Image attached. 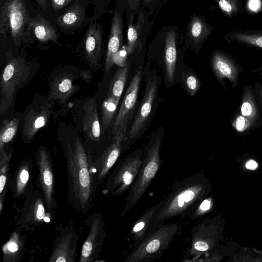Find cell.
<instances>
[{
	"mask_svg": "<svg viewBox=\"0 0 262 262\" xmlns=\"http://www.w3.org/2000/svg\"><path fill=\"white\" fill-rule=\"evenodd\" d=\"M39 5L43 9L47 7L46 0H36Z\"/></svg>",
	"mask_w": 262,
	"mask_h": 262,
	"instance_id": "47",
	"label": "cell"
},
{
	"mask_svg": "<svg viewBox=\"0 0 262 262\" xmlns=\"http://www.w3.org/2000/svg\"><path fill=\"white\" fill-rule=\"evenodd\" d=\"M127 55H128L127 47L121 48L113 57L114 64H116L119 67L124 66L127 62L126 61Z\"/></svg>",
	"mask_w": 262,
	"mask_h": 262,
	"instance_id": "39",
	"label": "cell"
},
{
	"mask_svg": "<svg viewBox=\"0 0 262 262\" xmlns=\"http://www.w3.org/2000/svg\"><path fill=\"white\" fill-rule=\"evenodd\" d=\"M209 189L208 181L201 172L175 182L169 193L159 202L158 208L149 223L147 234L172 217L189 214L205 199Z\"/></svg>",
	"mask_w": 262,
	"mask_h": 262,
	"instance_id": "1",
	"label": "cell"
},
{
	"mask_svg": "<svg viewBox=\"0 0 262 262\" xmlns=\"http://www.w3.org/2000/svg\"><path fill=\"white\" fill-rule=\"evenodd\" d=\"M53 111V105L46 103L31 108L24 119L22 135L25 143L30 142L37 132L48 122Z\"/></svg>",
	"mask_w": 262,
	"mask_h": 262,
	"instance_id": "17",
	"label": "cell"
},
{
	"mask_svg": "<svg viewBox=\"0 0 262 262\" xmlns=\"http://www.w3.org/2000/svg\"><path fill=\"white\" fill-rule=\"evenodd\" d=\"M0 33L11 32L15 45L25 40L30 29V21L25 0H4L1 3Z\"/></svg>",
	"mask_w": 262,
	"mask_h": 262,
	"instance_id": "8",
	"label": "cell"
},
{
	"mask_svg": "<svg viewBox=\"0 0 262 262\" xmlns=\"http://www.w3.org/2000/svg\"><path fill=\"white\" fill-rule=\"evenodd\" d=\"M161 77L152 70L147 75L142 98L127 134L130 144H134L148 129L159 101Z\"/></svg>",
	"mask_w": 262,
	"mask_h": 262,
	"instance_id": "5",
	"label": "cell"
},
{
	"mask_svg": "<svg viewBox=\"0 0 262 262\" xmlns=\"http://www.w3.org/2000/svg\"><path fill=\"white\" fill-rule=\"evenodd\" d=\"M102 37L100 26L97 23L90 24L86 32L84 48L89 61L94 66L100 62L102 52Z\"/></svg>",
	"mask_w": 262,
	"mask_h": 262,
	"instance_id": "20",
	"label": "cell"
},
{
	"mask_svg": "<svg viewBox=\"0 0 262 262\" xmlns=\"http://www.w3.org/2000/svg\"><path fill=\"white\" fill-rule=\"evenodd\" d=\"M36 165L38 167V187L43 195L47 209L50 213L57 209L54 197V173L50 156L43 147H40L36 155Z\"/></svg>",
	"mask_w": 262,
	"mask_h": 262,
	"instance_id": "13",
	"label": "cell"
},
{
	"mask_svg": "<svg viewBox=\"0 0 262 262\" xmlns=\"http://www.w3.org/2000/svg\"><path fill=\"white\" fill-rule=\"evenodd\" d=\"M219 4L220 8L225 12H231L232 10V6L227 0H220Z\"/></svg>",
	"mask_w": 262,
	"mask_h": 262,
	"instance_id": "42",
	"label": "cell"
},
{
	"mask_svg": "<svg viewBox=\"0 0 262 262\" xmlns=\"http://www.w3.org/2000/svg\"><path fill=\"white\" fill-rule=\"evenodd\" d=\"M120 100V99L107 96L102 102L101 108L103 132L107 130L112 125H113Z\"/></svg>",
	"mask_w": 262,
	"mask_h": 262,
	"instance_id": "31",
	"label": "cell"
},
{
	"mask_svg": "<svg viewBox=\"0 0 262 262\" xmlns=\"http://www.w3.org/2000/svg\"><path fill=\"white\" fill-rule=\"evenodd\" d=\"M81 76L83 80H89L92 77V73L90 70L85 69L81 72Z\"/></svg>",
	"mask_w": 262,
	"mask_h": 262,
	"instance_id": "44",
	"label": "cell"
},
{
	"mask_svg": "<svg viewBox=\"0 0 262 262\" xmlns=\"http://www.w3.org/2000/svg\"><path fill=\"white\" fill-rule=\"evenodd\" d=\"M130 68L128 62L124 66L119 67L110 82L107 96L120 99Z\"/></svg>",
	"mask_w": 262,
	"mask_h": 262,
	"instance_id": "28",
	"label": "cell"
},
{
	"mask_svg": "<svg viewBox=\"0 0 262 262\" xmlns=\"http://www.w3.org/2000/svg\"><path fill=\"white\" fill-rule=\"evenodd\" d=\"M143 72L142 68L137 70L128 86L112 125L113 136L119 134L127 136V127L137 106Z\"/></svg>",
	"mask_w": 262,
	"mask_h": 262,
	"instance_id": "9",
	"label": "cell"
},
{
	"mask_svg": "<svg viewBox=\"0 0 262 262\" xmlns=\"http://www.w3.org/2000/svg\"><path fill=\"white\" fill-rule=\"evenodd\" d=\"M211 66L213 72L224 89H226L225 79H228L232 87L238 85L239 74L242 67L229 56L221 52H215L211 59Z\"/></svg>",
	"mask_w": 262,
	"mask_h": 262,
	"instance_id": "15",
	"label": "cell"
},
{
	"mask_svg": "<svg viewBox=\"0 0 262 262\" xmlns=\"http://www.w3.org/2000/svg\"><path fill=\"white\" fill-rule=\"evenodd\" d=\"M84 112L82 128L89 139L98 142L100 140L101 127L95 100L90 99L83 105Z\"/></svg>",
	"mask_w": 262,
	"mask_h": 262,
	"instance_id": "21",
	"label": "cell"
},
{
	"mask_svg": "<svg viewBox=\"0 0 262 262\" xmlns=\"http://www.w3.org/2000/svg\"><path fill=\"white\" fill-rule=\"evenodd\" d=\"M154 0H144V2L145 3H146V4H148V3H150L151 2L153 1Z\"/></svg>",
	"mask_w": 262,
	"mask_h": 262,
	"instance_id": "48",
	"label": "cell"
},
{
	"mask_svg": "<svg viewBox=\"0 0 262 262\" xmlns=\"http://www.w3.org/2000/svg\"><path fill=\"white\" fill-rule=\"evenodd\" d=\"M254 93L262 112V85L258 81L254 83Z\"/></svg>",
	"mask_w": 262,
	"mask_h": 262,
	"instance_id": "40",
	"label": "cell"
},
{
	"mask_svg": "<svg viewBox=\"0 0 262 262\" xmlns=\"http://www.w3.org/2000/svg\"><path fill=\"white\" fill-rule=\"evenodd\" d=\"M101 213L94 212L89 220V231L81 249L79 262H95L102 250L106 232Z\"/></svg>",
	"mask_w": 262,
	"mask_h": 262,
	"instance_id": "12",
	"label": "cell"
},
{
	"mask_svg": "<svg viewBox=\"0 0 262 262\" xmlns=\"http://www.w3.org/2000/svg\"><path fill=\"white\" fill-rule=\"evenodd\" d=\"M68 171V199L74 209L85 213L93 206L97 185L93 162L78 137L73 146L68 142L65 154Z\"/></svg>",
	"mask_w": 262,
	"mask_h": 262,
	"instance_id": "2",
	"label": "cell"
},
{
	"mask_svg": "<svg viewBox=\"0 0 262 262\" xmlns=\"http://www.w3.org/2000/svg\"><path fill=\"white\" fill-rule=\"evenodd\" d=\"M46 208L42 192L33 188L28 189L17 223L26 231L34 229L44 222L50 221L49 217L46 215Z\"/></svg>",
	"mask_w": 262,
	"mask_h": 262,
	"instance_id": "10",
	"label": "cell"
},
{
	"mask_svg": "<svg viewBox=\"0 0 262 262\" xmlns=\"http://www.w3.org/2000/svg\"><path fill=\"white\" fill-rule=\"evenodd\" d=\"M257 163L253 160H249L246 164V167L248 169L254 170L257 167Z\"/></svg>",
	"mask_w": 262,
	"mask_h": 262,
	"instance_id": "45",
	"label": "cell"
},
{
	"mask_svg": "<svg viewBox=\"0 0 262 262\" xmlns=\"http://www.w3.org/2000/svg\"><path fill=\"white\" fill-rule=\"evenodd\" d=\"M32 167L31 162L26 160L19 164L11 184L14 198H20L25 193L30 181Z\"/></svg>",
	"mask_w": 262,
	"mask_h": 262,
	"instance_id": "26",
	"label": "cell"
},
{
	"mask_svg": "<svg viewBox=\"0 0 262 262\" xmlns=\"http://www.w3.org/2000/svg\"><path fill=\"white\" fill-rule=\"evenodd\" d=\"M164 55L165 78L168 88L174 80L177 60L176 35L173 32L168 33L166 36Z\"/></svg>",
	"mask_w": 262,
	"mask_h": 262,
	"instance_id": "23",
	"label": "cell"
},
{
	"mask_svg": "<svg viewBox=\"0 0 262 262\" xmlns=\"http://www.w3.org/2000/svg\"><path fill=\"white\" fill-rule=\"evenodd\" d=\"M76 90L72 76L67 73L61 74L56 76L51 84L49 98L65 104Z\"/></svg>",
	"mask_w": 262,
	"mask_h": 262,
	"instance_id": "22",
	"label": "cell"
},
{
	"mask_svg": "<svg viewBox=\"0 0 262 262\" xmlns=\"http://www.w3.org/2000/svg\"><path fill=\"white\" fill-rule=\"evenodd\" d=\"M136 1H138V0H136Z\"/></svg>",
	"mask_w": 262,
	"mask_h": 262,
	"instance_id": "49",
	"label": "cell"
},
{
	"mask_svg": "<svg viewBox=\"0 0 262 262\" xmlns=\"http://www.w3.org/2000/svg\"><path fill=\"white\" fill-rule=\"evenodd\" d=\"M238 40L262 48V35H248L237 33L234 36Z\"/></svg>",
	"mask_w": 262,
	"mask_h": 262,
	"instance_id": "37",
	"label": "cell"
},
{
	"mask_svg": "<svg viewBox=\"0 0 262 262\" xmlns=\"http://www.w3.org/2000/svg\"><path fill=\"white\" fill-rule=\"evenodd\" d=\"M260 6L259 0H250L249 7L253 11H257Z\"/></svg>",
	"mask_w": 262,
	"mask_h": 262,
	"instance_id": "43",
	"label": "cell"
},
{
	"mask_svg": "<svg viewBox=\"0 0 262 262\" xmlns=\"http://www.w3.org/2000/svg\"><path fill=\"white\" fill-rule=\"evenodd\" d=\"M19 120L13 118L10 120L4 119L0 131V151L4 150L5 145L15 137L18 126Z\"/></svg>",
	"mask_w": 262,
	"mask_h": 262,
	"instance_id": "32",
	"label": "cell"
},
{
	"mask_svg": "<svg viewBox=\"0 0 262 262\" xmlns=\"http://www.w3.org/2000/svg\"><path fill=\"white\" fill-rule=\"evenodd\" d=\"M139 27L133 24L132 21L130 23L127 30V51L130 55L138 48L139 44Z\"/></svg>",
	"mask_w": 262,
	"mask_h": 262,
	"instance_id": "34",
	"label": "cell"
},
{
	"mask_svg": "<svg viewBox=\"0 0 262 262\" xmlns=\"http://www.w3.org/2000/svg\"><path fill=\"white\" fill-rule=\"evenodd\" d=\"M182 80L187 93L194 96L200 90L201 82L199 77L193 72H184Z\"/></svg>",
	"mask_w": 262,
	"mask_h": 262,
	"instance_id": "33",
	"label": "cell"
},
{
	"mask_svg": "<svg viewBox=\"0 0 262 262\" xmlns=\"http://www.w3.org/2000/svg\"><path fill=\"white\" fill-rule=\"evenodd\" d=\"M130 145L126 135L119 134L113 136L112 143L93 163L94 177L97 186L100 185L108 176L119 157Z\"/></svg>",
	"mask_w": 262,
	"mask_h": 262,
	"instance_id": "11",
	"label": "cell"
},
{
	"mask_svg": "<svg viewBox=\"0 0 262 262\" xmlns=\"http://www.w3.org/2000/svg\"><path fill=\"white\" fill-rule=\"evenodd\" d=\"M204 25L203 22L195 18L191 25V34L195 41L198 42L203 37Z\"/></svg>",
	"mask_w": 262,
	"mask_h": 262,
	"instance_id": "38",
	"label": "cell"
},
{
	"mask_svg": "<svg viewBox=\"0 0 262 262\" xmlns=\"http://www.w3.org/2000/svg\"><path fill=\"white\" fill-rule=\"evenodd\" d=\"M144 147H140L121 159L107 178L103 193L115 196L130 189L141 167Z\"/></svg>",
	"mask_w": 262,
	"mask_h": 262,
	"instance_id": "6",
	"label": "cell"
},
{
	"mask_svg": "<svg viewBox=\"0 0 262 262\" xmlns=\"http://www.w3.org/2000/svg\"><path fill=\"white\" fill-rule=\"evenodd\" d=\"M72 0H51L52 5L55 10H59L68 5Z\"/></svg>",
	"mask_w": 262,
	"mask_h": 262,
	"instance_id": "41",
	"label": "cell"
},
{
	"mask_svg": "<svg viewBox=\"0 0 262 262\" xmlns=\"http://www.w3.org/2000/svg\"><path fill=\"white\" fill-rule=\"evenodd\" d=\"M253 73H257L258 74L260 78L262 80V66L256 68L252 71Z\"/></svg>",
	"mask_w": 262,
	"mask_h": 262,
	"instance_id": "46",
	"label": "cell"
},
{
	"mask_svg": "<svg viewBox=\"0 0 262 262\" xmlns=\"http://www.w3.org/2000/svg\"><path fill=\"white\" fill-rule=\"evenodd\" d=\"M78 240L74 229H64L55 242L49 262H75Z\"/></svg>",
	"mask_w": 262,
	"mask_h": 262,
	"instance_id": "16",
	"label": "cell"
},
{
	"mask_svg": "<svg viewBox=\"0 0 262 262\" xmlns=\"http://www.w3.org/2000/svg\"><path fill=\"white\" fill-rule=\"evenodd\" d=\"M84 11L78 1H76L69 9L57 20L58 25L63 28H75L84 19Z\"/></svg>",
	"mask_w": 262,
	"mask_h": 262,
	"instance_id": "29",
	"label": "cell"
},
{
	"mask_svg": "<svg viewBox=\"0 0 262 262\" xmlns=\"http://www.w3.org/2000/svg\"><path fill=\"white\" fill-rule=\"evenodd\" d=\"M232 126L237 133H249L254 129L251 122L239 113L236 114L232 121Z\"/></svg>",
	"mask_w": 262,
	"mask_h": 262,
	"instance_id": "35",
	"label": "cell"
},
{
	"mask_svg": "<svg viewBox=\"0 0 262 262\" xmlns=\"http://www.w3.org/2000/svg\"><path fill=\"white\" fill-rule=\"evenodd\" d=\"M159 205V202L148 208L135 222L129 232L132 246L137 245L147 235L149 223Z\"/></svg>",
	"mask_w": 262,
	"mask_h": 262,
	"instance_id": "25",
	"label": "cell"
},
{
	"mask_svg": "<svg viewBox=\"0 0 262 262\" xmlns=\"http://www.w3.org/2000/svg\"><path fill=\"white\" fill-rule=\"evenodd\" d=\"M211 205L212 200L210 198L204 199L199 203L189 214L190 219L195 220L201 217L211 209Z\"/></svg>",
	"mask_w": 262,
	"mask_h": 262,
	"instance_id": "36",
	"label": "cell"
},
{
	"mask_svg": "<svg viewBox=\"0 0 262 262\" xmlns=\"http://www.w3.org/2000/svg\"><path fill=\"white\" fill-rule=\"evenodd\" d=\"M123 23L122 16L115 11L112 21L105 60V72L108 73L114 65V55L122 48Z\"/></svg>",
	"mask_w": 262,
	"mask_h": 262,
	"instance_id": "19",
	"label": "cell"
},
{
	"mask_svg": "<svg viewBox=\"0 0 262 262\" xmlns=\"http://www.w3.org/2000/svg\"><path fill=\"white\" fill-rule=\"evenodd\" d=\"M13 151L7 153L0 151V213L2 212L5 194L8 186V173L10 161Z\"/></svg>",
	"mask_w": 262,
	"mask_h": 262,
	"instance_id": "30",
	"label": "cell"
},
{
	"mask_svg": "<svg viewBox=\"0 0 262 262\" xmlns=\"http://www.w3.org/2000/svg\"><path fill=\"white\" fill-rule=\"evenodd\" d=\"M214 224L205 220L191 228L190 247L186 250L183 261H197L211 249L214 243Z\"/></svg>",
	"mask_w": 262,
	"mask_h": 262,
	"instance_id": "14",
	"label": "cell"
},
{
	"mask_svg": "<svg viewBox=\"0 0 262 262\" xmlns=\"http://www.w3.org/2000/svg\"><path fill=\"white\" fill-rule=\"evenodd\" d=\"M30 69L25 60L14 58L8 54L7 62L1 77V101L0 113H7L17 91L29 79Z\"/></svg>",
	"mask_w": 262,
	"mask_h": 262,
	"instance_id": "7",
	"label": "cell"
},
{
	"mask_svg": "<svg viewBox=\"0 0 262 262\" xmlns=\"http://www.w3.org/2000/svg\"><path fill=\"white\" fill-rule=\"evenodd\" d=\"M164 137V128L160 126L150 133L144 147L142 162L139 172L126 199L121 216H124L138 202L155 178L161 165V148Z\"/></svg>",
	"mask_w": 262,
	"mask_h": 262,
	"instance_id": "3",
	"label": "cell"
},
{
	"mask_svg": "<svg viewBox=\"0 0 262 262\" xmlns=\"http://www.w3.org/2000/svg\"><path fill=\"white\" fill-rule=\"evenodd\" d=\"M179 230L178 223L162 224L148 233L125 258V262H148L159 259Z\"/></svg>",
	"mask_w": 262,
	"mask_h": 262,
	"instance_id": "4",
	"label": "cell"
},
{
	"mask_svg": "<svg viewBox=\"0 0 262 262\" xmlns=\"http://www.w3.org/2000/svg\"><path fill=\"white\" fill-rule=\"evenodd\" d=\"M30 29H31L35 37L41 42L49 40L57 43L58 37L56 31L44 18L37 16L30 21Z\"/></svg>",
	"mask_w": 262,
	"mask_h": 262,
	"instance_id": "27",
	"label": "cell"
},
{
	"mask_svg": "<svg viewBox=\"0 0 262 262\" xmlns=\"http://www.w3.org/2000/svg\"><path fill=\"white\" fill-rule=\"evenodd\" d=\"M21 229L18 228L11 234L9 239L2 246L4 262L18 261L25 250V236L21 235Z\"/></svg>",
	"mask_w": 262,
	"mask_h": 262,
	"instance_id": "24",
	"label": "cell"
},
{
	"mask_svg": "<svg viewBox=\"0 0 262 262\" xmlns=\"http://www.w3.org/2000/svg\"><path fill=\"white\" fill-rule=\"evenodd\" d=\"M239 113L251 122L254 129L261 125L262 112L251 84L244 86Z\"/></svg>",
	"mask_w": 262,
	"mask_h": 262,
	"instance_id": "18",
	"label": "cell"
}]
</instances>
